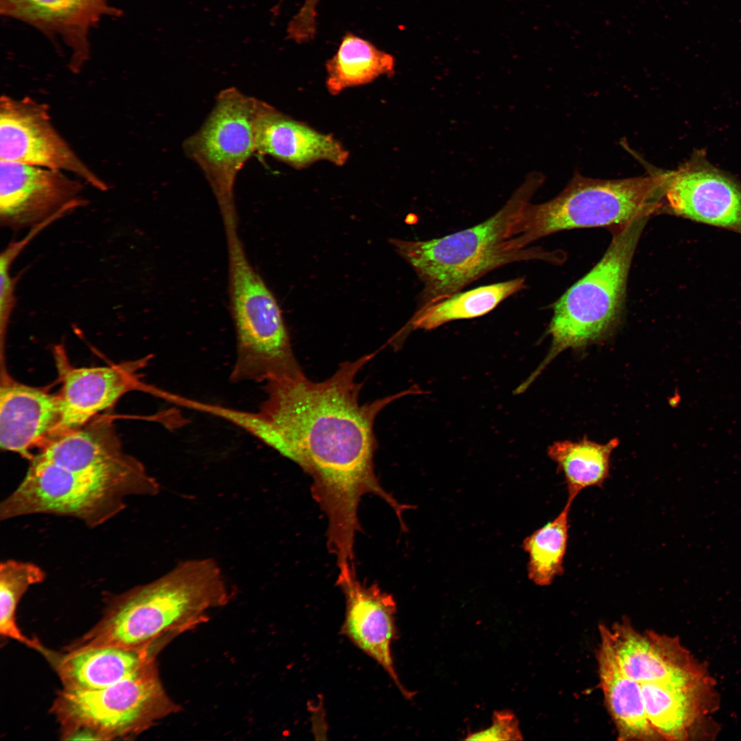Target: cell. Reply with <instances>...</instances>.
Returning <instances> with one entry per match:
<instances>
[{"mask_svg":"<svg viewBox=\"0 0 741 741\" xmlns=\"http://www.w3.org/2000/svg\"><path fill=\"white\" fill-rule=\"evenodd\" d=\"M57 351L62 386L58 395L61 416L54 438L86 424L129 391L155 392L156 388L142 382L139 375L149 357L110 366L76 368L68 363L63 351Z\"/></svg>","mask_w":741,"mask_h":741,"instance_id":"16","label":"cell"},{"mask_svg":"<svg viewBox=\"0 0 741 741\" xmlns=\"http://www.w3.org/2000/svg\"><path fill=\"white\" fill-rule=\"evenodd\" d=\"M666 171L648 175L602 180L576 173L556 197L539 204L528 202L511 240L520 250L548 235L578 228L611 227L662 211Z\"/></svg>","mask_w":741,"mask_h":741,"instance_id":"5","label":"cell"},{"mask_svg":"<svg viewBox=\"0 0 741 741\" xmlns=\"http://www.w3.org/2000/svg\"><path fill=\"white\" fill-rule=\"evenodd\" d=\"M319 1L320 0H305L302 5L303 9L308 13L316 12Z\"/></svg>","mask_w":741,"mask_h":741,"instance_id":"30","label":"cell"},{"mask_svg":"<svg viewBox=\"0 0 741 741\" xmlns=\"http://www.w3.org/2000/svg\"><path fill=\"white\" fill-rule=\"evenodd\" d=\"M155 659L127 678L97 690L64 687L51 708L62 734L84 731L94 740L136 736L178 707L166 694Z\"/></svg>","mask_w":741,"mask_h":741,"instance_id":"7","label":"cell"},{"mask_svg":"<svg viewBox=\"0 0 741 741\" xmlns=\"http://www.w3.org/2000/svg\"><path fill=\"white\" fill-rule=\"evenodd\" d=\"M663 210L741 234V187L702 158L666 171Z\"/></svg>","mask_w":741,"mask_h":741,"instance_id":"15","label":"cell"},{"mask_svg":"<svg viewBox=\"0 0 741 741\" xmlns=\"http://www.w3.org/2000/svg\"><path fill=\"white\" fill-rule=\"evenodd\" d=\"M648 719L661 740H688L716 707L711 677L641 683Z\"/></svg>","mask_w":741,"mask_h":741,"instance_id":"18","label":"cell"},{"mask_svg":"<svg viewBox=\"0 0 741 741\" xmlns=\"http://www.w3.org/2000/svg\"><path fill=\"white\" fill-rule=\"evenodd\" d=\"M0 11L43 31L62 34L73 48L70 67L75 72L88 58L89 28L102 16L117 12L106 0H0Z\"/></svg>","mask_w":741,"mask_h":741,"instance_id":"20","label":"cell"},{"mask_svg":"<svg viewBox=\"0 0 741 741\" xmlns=\"http://www.w3.org/2000/svg\"><path fill=\"white\" fill-rule=\"evenodd\" d=\"M375 353L341 363L322 381H313L303 374L264 383L266 397L251 431L311 477L313 497L328 519L327 544L337 551L354 546L360 530L357 507L364 494L377 495L399 517L406 508L381 486L375 475L373 426L387 405L423 392L412 386L360 404L362 384L355 377Z\"/></svg>","mask_w":741,"mask_h":741,"instance_id":"1","label":"cell"},{"mask_svg":"<svg viewBox=\"0 0 741 741\" xmlns=\"http://www.w3.org/2000/svg\"><path fill=\"white\" fill-rule=\"evenodd\" d=\"M85 183L66 172L0 161V224L12 231L60 218L88 204Z\"/></svg>","mask_w":741,"mask_h":741,"instance_id":"11","label":"cell"},{"mask_svg":"<svg viewBox=\"0 0 741 741\" xmlns=\"http://www.w3.org/2000/svg\"><path fill=\"white\" fill-rule=\"evenodd\" d=\"M543 182L539 172L528 175L497 213L473 227L426 241L390 240L424 284L420 307L459 292L504 265L553 258L538 248L510 247L524 209Z\"/></svg>","mask_w":741,"mask_h":741,"instance_id":"3","label":"cell"},{"mask_svg":"<svg viewBox=\"0 0 741 741\" xmlns=\"http://www.w3.org/2000/svg\"><path fill=\"white\" fill-rule=\"evenodd\" d=\"M596 659L599 686L618 740H661L648 719L641 683L622 672L608 642L600 636Z\"/></svg>","mask_w":741,"mask_h":741,"instance_id":"22","label":"cell"},{"mask_svg":"<svg viewBox=\"0 0 741 741\" xmlns=\"http://www.w3.org/2000/svg\"><path fill=\"white\" fill-rule=\"evenodd\" d=\"M65 469L98 474L127 487L132 495H154L160 486L143 464L124 452L108 419L89 421L47 443L34 456Z\"/></svg>","mask_w":741,"mask_h":741,"instance_id":"12","label":"cell"},{"mask_svg":"<svg viewBox=\"0 0 741 741\" xmlns=\"http://www.w3.org/2000/svg\"><path fill=\"white\" fill-rule=\"evenodd\" d=\"M49 225L44 222L30 228L21 239L10 243L0 255V335L1 346L5 341L9 320L16 305L14 294L17 277L10 273L12 263L26 246Z\"/></svg>","mask_w":741,"mask_h":741,"instance_id":"28","label":"cell"},{"mask_svg":"<svg viewBox=\"0 0 741 741\" xmlns=\"http://www.w3.org/2000/svg\"><path fill=\"white\" fill-rule=\"evenodd\" d=\"M523 739L516 716L509 710L495 711L491 726L480 731L470 733L466 740H521Z\"/></svg>","mask_w":741,"mask_h":741,"instance_id":"29","label":"cell"},{"mask_svg":"<svg viewBox=\"0 0 741 741\" xmlns=\"http://www.w3.org/2000/svg\"><path fill=\"white\" fill-rule=\"evenodd\" d=\"M337 585L345 598L344 618L340 633L362 652L375 660L388 674L402 695L411 699L395 667L392 645L398 637L397 604L390 593L377 584L360 582L353 567L340 570Z\"/></svg>","mask_w":741,"mask_h":741,"instance_id":"14","label":"cell"},{"mask_svg":"<svg viewBox=\"0 0 741 741\" xmlns=\"http://www.w3.org/2000/svg\"><path fill=\"white\" fill-rule=\"evenodd\" d=\"M229 598L215 561L186 560L158 579L115 597L99 622L67 650L159 647L167 637L204 621L209 609Z\"/></svg>","mask_w":741,"mask_h":741,"instance_id":"2","label":"cell"},{"mask_svg":"<svg viewBox=\"0 0 741 741\" xmlns=\"http://www.w3.org/2000/svg\"><path fill=\"white\" fill-rule=\"evenodd\" d=\"M618 445L617 438L606 443L583 438L578 441H556L548 447V456L556 462L557 471L563 475L567 502L572 504L585 489L603 486L610 476L612 452Z\"/></svg>","mask_w":741,"mask_h":741,"instance_id":"25","label":"cell"},{"mask_svg":"<svg viewBox=\"0 0 741 741\" xmlns=\"http://www.w3.org/2000/svg\"><path fill=\"white\" fill-rule=\"evenodd\" d=\"M392 55L352 32L342 38L336 54L325 63L326 87L337 95L344 89L367 84L395 73Z\"/></svg>","mask_w":741,"mask_h":741,"instance_id":"23","label":"cell"},{"mask_svg":"<svg viewBox=\"0 0 741 741\" xmlns=\"http://www.w3.org/2000/svg\"><path fill=\"white\" fill-rule=\"evenodd\" d=\"M157 647L138 649L105 646L66 651L55 656L47 652L64 687L97 690L116 683L155 659Z\"/></svg>","mask_w":741,"mask_h":741,"instance_id":"21","label":"cell"},{"mask_svg":"<svg viewBox=\"0 0 741 741\" xmlns=\"http://www.w3.org/2000/svg\"><path fill=\"white\" fill-rule=\"evenodd\" d=\"M257 152L301 169L320 161L342 166L349 153L333 136L319 132L266 104L259 119Z\"/></svg>","mask_w":741,"mask_h":741,"instance_id":"19","label":"cell"},{"mask_svg":"<svg viewBox=\"0 0 741 741\" xmlns=\"http://www.w3.org/2000/svg\"><path fill=\"white\" fill-rule=\"evenodd\" d=\"M132 495L122 484L98 474L65 469L34 457L22 482L0 505V519L52 514L95 527L125 507Z\"/></svg>","mask_w":741,"mask_h":741,"instance_id":"8","label":"cell"},{"mask_svg":"<svg viewBox=\"0 0 741 741\" xmlns=\"http://www.w3.org/2000/svg\"><path fill=\"white\" fill-rule=\"evenodd\" d=\"M572 504L567 502L554 519L523 541L522 548L528 554V576L537 585L548 586L564 573Z\"/></svg>","mask_w":741,"mask_h":741,"instance_id":"26","label":"cell"},{"mask_svg":"<svg viewBox=\"0 0 741 741\" xmlns=\"http://www.w3.org/2000/svg\"><path fill=\"white\" fill-rule=\"evenodd\" d=\"M222 217L228 250L231 314L236 337L231 381L266 383L304 374L294 355L280 306L245 252L237 215Z\"/></svg>","mask_w":741,"mask_h":741,"instance_id":"4","label":"cell"},{"mask_svg":"<svg viewBox=\"0 0 741 741\" xmlns=\"http://www.w3.org/2000/svg\"><path fill=\"white\" fill-rule=\"evenodd\" d=\"M266 102L228 88L200 128L185 139L183 150L202 171L220 212L236 210V177L257 152L259 117Z\"/></svg>","mask_w":741,"mask_h":741,"instance_id":"9","label":"cell"},{"mask_svg":"<svg viewBox=\"0 0 741 741\" xmlns=\"http://www.w3.org/2000/svg\"><path fill=\"white\" fill-rule=\"evenodd\" d=\"M598 629L622 672L640 683L710 677L677 637L653 630L642 632L626 617L610 627L600 624Z\"/></svg>","mask_w":741,"mask_h":741,"instance_id":"13","label":"cell"},{"mask_svg":"<svg viewBox=\"0 0 741 741\" xmlns=\"http://www.w3.org/2000/svg\"><path fill=\"white\" fill-rule=\"evenodd\" d=\"M525 280L517 278L456 292L435 303L420 307L401 334L414 329L430 330L448 322L485 315L502 301L525 287Z\"/></svg>","mask_w":741,"mask_h":741,"instance_id":"24","label":"cell"},{"mask_svg":"<svg viewBox=\"0 0 741 741\" xmlns=\"http://www.w3.org/2000/svg\"><path fill=\"white\" fill-rule=\"evenodd\" d=\"M45 574L37 565L7 560L0 565V633L2 636L23 643L40 651L45 649L24 635L16 624V609L29 587L43 581Z\"/></svg>","mask_w":741,"mask_h":741,"instance_id":"27","label":"cell"},{"mask_svg":"<svg viewBox=\"0 0 741 741\" xmlns=\"http://www.w3.org/2000/svg\"><path fill=\"white\" fill-rule=\"evenodd\" d=\"M0 446L32 460L56 434L61 416L59 396L29 386L1 373Z\"/></svg>","mask_w":741,"mask_h":741,"instance_id":"17","label":"cell"},{"mask_svg":"<svg viewBox=\"0 0 741 741\" xmlns=\"http://www.w3.org/2000/svg\"><path fill=\"white\" fill-rule=\"evenodd\" d=\"M0 159L62 170L99 191L109 189L54 126L49 106L28 96L0 98Z\"/></svg>","mask_w":741,"mask_h":741,"instance_id":"10","label":"cell"},{"mask_svg":"<svg viewBox=\"0 0 741 741\" xmlns=\"http://www.w3.org/2000/svg\"><path fill=\"white\" fill-rule=\"evenodd\" d=\"M649 217L635 219L613 231L600 261L555 303L548 332L549 354L538 375L558 353L604 339L618 323L631 261Z\"/></svg>","mask_w":741,"mask_h":741,"instance_id":"6","label":"cell"}]
</instances>
